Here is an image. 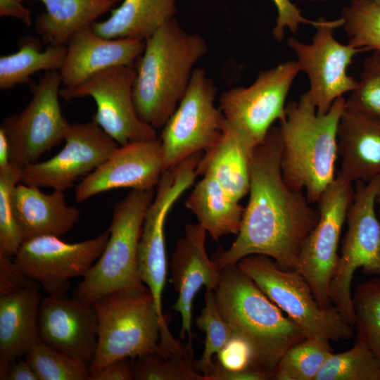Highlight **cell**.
<instances>
[{
	"mask_svg": "<svg viewBox=\"0 0 380 380\" xmlns=\"http://www.w3.org/2000/svg\"><path fill=\"white\" fill-rule=\"evenodd\" d=\"M217 87L202 68L193 71L186 92L162 128L163 170L198 152L213 147L221 138L226 119L215 105Z\"/></svg>",
	"mask_w": 380,
	"mask_h": 380,
	"instance_id": "10",
	"label": "cell"
},
{
	"mask_svg": "<svg viewBox=\"0 0 380 380\" xmlns=\"http://www.w3.org/2000/svg\"><path fill=\"white\" fill-rule=\"evenodd\" d=\"M272 1L277 11L272 34L279 42H281L284 38L286 30L296 34L300 24H310L315 27L318 23V20H313L305 18L302 15L301 10L291 0H272Z\"/></svg>",
	"mask_w": 380,
	"mask_h": 380,
	"instance_id": "39",
	"label": "cell"
},
{
	"mask_svg": "<svg viewBox=\"0 0 380 380\" xmlns=\"http://www.w3.org/2000/svg\"><path fill=\"white\" fill-rule=\"evenodd\" d=\"M206 231L198 223L186 224L179 239L170 262L171 281L178 296L172 308L182 318L180 338L187 336L192 347V305L198 290H215L220 273L205 248Z\"/></svg>",
	"mask_w": 380,
	"mask_h": 380,
	"instance_id": "20",
	"label": "cell"
},
{
	"mask_svg": "<svg viewBox=\"0 0 380 380\" xmlns=\"http://www.w3.org/2000/svg\"><path fill=\"white\" fill-rule=\"evenodd\" d=\"M297 1H324L325 0H297Z\"/></svg>",
	"mask_w": 380,
	"mask_h": 380,
	"instance_id": "48",
	"label": "cell"
},
{
	"mask_svg": "<svg viewBox=\"0 0 380 380\" xmlns=\"http://www.w3.org/2000/svg\"><path fill=\"white\" fill-rule=\"evenodd\" d=\"M66 53V46L49 45L42 49L39 42L26 37L14 53L0 57V89L7 90L27 83L34 73L59 71Z\"/></svg>",
	"mask_w": 380,
	"mask_h": 380,
	"instance_id": "29",
	"label": "cell"
},
{
	"mask_svg": "<svg viewBox=\"0 0 380 380\" xmlns=\"http://www.w3.org/2000/svg\"><path fill=\"white\" fill-rule=\"evenodd\" d=\"M112 1H114L115 4H117L118 2L122 1V0H112Z\"/></svg>",
	"mask_w": 380,
	"mask_h": 380,
	"instance_id": "49",
	"label": "cell"
},
{
	"mask_svg": "<svg viewBox=\"0 0 380 380\" xmlns=\"http://www.w3.org/2000/svg\"><path fill=\"white\" fill-rule=\"evenodd\" d=\"M336 177L350 183L380 176V120L357 110L345 108L337 129Z\"/></svg>",
	"mask_w": 380,
	"mask_h": 380,
	"instance_id": "22",
	"label": "cell"
},
{
	"mask_svg": "<svg viewBox=\"0 0 380 380\" xmlns=\"http://www.w3.org/2000/svg\"><path fill=\"white\" fill-rule=\"evenodd\" d=\"M39 336L45 343L90 367L96 352L98 316L93 304L67 293L40 303Z\"/></svg>",
	"mask_w": 380,
	"mask_h": 380,
	"instance_id": "18",
	"label": "cell"
},
{
	"mask_svg": "<svg viewBox=\"0 0 380 380\" xmlns=\"http://www.w3.org/2000/svg\"><path fill=\"white\" fill-rule=\"evenodd\" d=\"M207 50L204 38L184 30L175 18L145 41L134 66L132 89L141 121L162 129L184 96L196 63Z\"/></svg>",
	"mask_w": 380,
	"mask_h": 380,
	"instance_id": "2",
	"label": "cell"
},
{
	"mask_svg": "<svg viewBox=\"0 0 380 380\" xmlns=\"http://www.w3.org/2000/svg\"><path fill=\"white\" fill-rule=\"evenodd\" d=\"M63 148L22 169L20 183L65 191L99 167L119 144L93 120L71 125Z\"/></svg>",
	"mask_w": 380,
	"mask_h": 380,
	"instance_id": "17",
	"label": "cell"
},
{
	"mask_svg": "<svg viewBox=\"0 0 380 380\" xmlns=\"http://www.w3.org/2000/svg\"><path fill=\"white\" fill-rule=\"evenodd\" d=\"M39 188L18 183L13 191L14 215L23 241L42 236L63 235L80 217L79 209L67 204L63 191L45 194Z\"/></svg>",
	"mask_w": 380,
	"mask_h": 380,
	"instance_id": "23",
	"label": "cell"
},
{
	"mask_svg": "<svg viewBox=\"0 0 380 380\" xmlns=\"http://www.w3.org/2000/svg\"><path fill=\"white\" fill-rule=\"evenodd\" d=\"M59 71H47L34 89L25 108L6 117L1 124L7 139L10 163L23 168L38 162L47 151L64 140L71 124L60 103Z\"/></svg>",
	"mask_w": 380,
	"mask_h": 380,
	"instance_id": "11",
	"label": "cell"
},
{
	"mask_svg": "<svg viewBox=\"0 0 380 380\" xmlns=\"http://www.w3.org/2000/svg\"><path fill=\"white\" fill-rule=\"evenodd\" d=\"M257 146L226 120L220 140L203 152L197 166V175H211L240 202L249 192L251 163Z\"/></svg>",
	"mask_w": 380,
	"mask_h": 380,
	"instance_id": "24",
	"label": "cell"
},
{
	"mask_svg": "<svg viewBox=\"0 0 380 380\" xmlns=\"http://www.w3.org/2000/svg\"><path fill=\"white\" fill-rule=\"evenodd\" d=\"M332 353L329 340L307 337L284 354L274 372L273 379L315 380Z\"/></svg>",
	"mask_w": 380,
	"mask_h": 380,
	"instance_id": "30",
	"label": "cell"
},
{
	"mask_svg": "<svg viewBox=\"0 0 380 380\" xmlns=\"http://www.w3.org/2000/svg\"><path fill=\"white\" fill-rule=\"evenodd\" d=\"M201 152L187 157L164 171L144 222L137 251L138 276L151 295L161 322L160 338H173L163 313L162 298L167 275L164 226L173 204L194 182Z\"/></svg>",
	"mask_w": 380,
	"mask_h": 380,
	"instance_id": "9",
	"label": "cell"
},
{
	"mask_svg": "<svg viewBox=\"0 0 380 380\" xmlns=\"http://www.w3.org/2000/svg\"><path fill=\"white\" fill-rule=\"evenodd\" d=\"M7 380H39V378L26 359H18L11 364Z\"/></svg>",
	"mask_w": 380,
	"mask_h": 380,
	"instance_id": "44",
	"label": "cell"
},
{
	"mask_svg": "<svg viewBox=\"0 0 380 380\" xmlns=\"http://www.w3.org/2000/svg\"><path fill=\"white\" fill-rule=\"evenodd\" d=\"M177 0H122L104 21L91 24L99 35L108 39L146 41L165 23L174 18Z\"/></svg>",
	"mask_w": 380,
	"mask_h": 380,
	"instance_id": "26",
	"label": "cell"
},
{
	"mask_svg": "<svg viewBox=\"0 0 380 380\" xmlns=\"http://www.w3.org/2000/svg\"><path fill=\"white\" fill-rule=\"evenodd\" d=\"M190 353H147L130 361L133 380H203Z\"/></svg>",
	"mask_w": 380,
	"mask_h": 380,
	"instance_id": "34",
	"label": "cell"
},
{
	"mask_svg": "<svg viewBox=\"0 0 380 380\" xmlns=\"http://www.w3.org/2000/svg\"><path fill=\"white\" fill-rule=\"evenodd\" d=\"M376 205H378L379 207V215H380V191L377 196V198H376Z\"/></svg>",
	"mask_w": 380,
	"mask_h": 380,
	"instance_id": "46",
	"label": "cell"
},
{
	"mask_svg": "<svg viewBox=\"0 0 380 380\" xmlns=\"http://www.w3.org/2000/svg\"><path fill=\"white\" fill-rule=\"evenodd\" d=\"M379 191L380 176L355 182L346 214L347 230L329 286L332 305L353 327L355 323L351 293L354 273L362 268L364 273L380 278V219L376 212Z\"/></svg>",
	"mask_w": 380,
	"mask_h": 380,
	"instance_id": "7",
	"label": "cell"
},
{
	"mask_svg": "<svg viewBox=\"0 0 380 380\" xmlns=\"http://www.w3.org/2000/svg\"><path fill=\"white\" fill-rule=\"evenodd\" d=\"M66 53L59 70L64 87H76L91 75L117 66H135L145 41L99 35L91 25L76 31L66 43Z\"/></svg>",
	"mask_w": 380,
	"mask_h": 380,
	"instance_id": "21",
	"label": "cell"
},
{
	"mask_svg": "<svg viewBox=\"0 0 380 380\" xmlns=\"http://www.w3.org/2000/svg\"><path fill=\"white\" fill-rule=\"evenodd\" d=\"M299 72L297 61L292 60L262 70L250 86L222 92L219 108L230 125L258 145L273 123L284 118L286 99Z\"/></svg>",
	"mask_w": 380,
	"mask_h": 380,
	"instance_id": "15",
	"label": "cell"
},
{
	"mask_svg": "<svg viewBox=\"0 0 380 380\" xmlns=\"http://www.w3.org/2000/svg\"><path fill=\"white\" fill-rule=\"evenodd\" d=\"M344 108L345 99L340 97L327 113L318 115L305 92L286 106L279 121L283 178L291 189L304 191L311 204L336 179L337 129Z\"/></svg>",
	"mask_w": 380,
	"mask_h": 380,
	"instance_id": "3",
	"label": "cell"
},
{
	"mask_svg": "<svg viewBox=\"0 0 380 380\" xmlns=\"http://www.w3.org/2000/svg\"><path fill=\"white\" fill-rule=\"evenodd\" d=\"M273 376L272 372L254 363L241 369L228 370L215 359L212 372L204 380H268L273 379Z\"/></svg>",
	"mask_w": 380,
	"mask_h": 380,
	"instance_id": "41",
	"label": "cell"
},
{
	"mask_svg": "<svg viewBox=\"0 0 380 380\" xmlns=\"http://www.w3.org/2000/svg\"><path fill=\"white\" fill-rule=\"evenodd\" d=\"M93 305L98 316V340L90 374L115 360L157 351L162 322L148 289L113 292Z\"/></svg>",
	"mask_w": 380,
	"mask_h": 380,
	"instance_id": "6",
	"label": "cell"
},
{
	"mask_svg": "<svg viewBox=\"0 0 380 380\" xmlns=\"http://www.w3.org/2000/svg\"><path fill=\"white\" fill-rule=\"evenodd\" d=\"M215 356L217 361L228 370L241 369L253 363L249 346L235 335Z\"/></svg>",
	"mask_w": 380,
	"mask_h": 380,
	"instance_id": "40",
	"label": "cell"
},
{
	"mask_svg": "<svg viewBox=\"0 0 380 380\" xmlns=\"http://www.w3.org/2000/svg\"><path fill=\"white\" fill-rule=\"evenodd\" d=\"M354 194L353 184L336 177L317 201L319 220L301 246L295 269L309 284L320 307L332 306L329 286L336 271L340 236Z\"/></svg>",
	"mask_w": 380,
	"mask_h": 380,
	"instance_id": "12",
	"label": "cell"
},
{
	"mask_svg": "<svg viewBox=\"0 0 380 380\" xmlns=\"http://www.w3.org/2000/svg\"><path fill=\"white\" fill-rule=\"evenodd\" d=\"M214 291L221 317L249 346L253 363L264 369L274 374L284 354L308 337L237 265L221 270Z\"/></svg>",
	"mask_w": 380,
	"mask_h": 380,
	"instance_id": "4",
	"label": "cell"
},
{
	"mask_svg": "<svg viewBox=\"0 0 380 380\" xmlns=\"http://www.w3.org/2000/svg\"><path fill=\"white\" fill-rule=\"evenodd\" d=\"M130 361L120 359L106 365L99 370L91 373L90 380H132Z\"/></svg>",
	"mask_w": 380,
	"mask_h": 380,
	"instance_id": "42",
	"label": "cell"
},
{
	"mask_svg": "<svg viewBox=\"0 0 380 380\" xmlns=\"http://www.w3.org/2000/svg\"><path fill=\"white\" fill-rule=\"evenodd\" d=\"M342 25L341 18L332 20L319 18L310 43L293 37L288 39L300 71L309 79L307 94L318 115L327 113L337 99L350 93L357 84L347 70L354 56L365 51L348 43L343 44L334 37V30Z\"/></svg>",
	"mask_w": 380,
	"mask_h": 380,
	"instance_id": "13",
	"label": "cell"
},
{
	"mask_svg": "<svg viewBox=\"0 0 380 380\" xmlns=\"http://www.w3.org/2000/svg\"><path fill=\"white\" fill-rule=\"evenodd\" d=\"M345 106L380 120V53L373 52L362 64L356 87L345 99Z\"/></svg>",
	"mask_w": 380,
	"mask_h": 380,
	"instance_id": "38",
	"label": "cell"
},
{
	"mask_svg": "<svg viewBox=\"0 0 380 380\" xmlns=\"http://www.w3.org/2000/svg\"><path fill=\"white\" fill-rule=\"evenodd\" d=\"M9 146L4 133L0 130V168L10 164Z\"/></svg>",
	"mask_w": 380,
	"mask_h": 380,
	"instance_id": "45",
	"label": "cell"
},
{
	"mask_svg": "<svg viewBox=\"0 0 380 380\" xmlns=\"http://www.w3.org/2000/svg\"><path fill=\"white\" fill-rule=\"evenodd\" d=\"M185 201L198 224L217 241L227 234L237 235L244 208L211 175H204Z\"/></svg>",
	"mask_w": 380,
	"mask_h": 380,
	"instance_id": "27",
	"label": "cell"
},
{
	"mask_svg": "<svg viewBox=\"0 0 380 380\" xmlns=\"http://www.w3.org/2000/svg\"><path fill=\"white\" fill-rule=\"evenodd\" d=\"M163 170L159 138L132 142L118 147L99 167L75 187L77 203L119 188L155 189Z\"/></svg>",
	"mask_w": 380,
	"mask_h": 380,
	"instance_id": "19",
	"label": "cell"
},
{
	"mask_svg": "<svg viewBox=\"0 0 380 380\" xmlns=\"http://www.w3.org/2000/svg\"><path fill=\"white\" fill-rule=\"evenodd\" d=\"M315 380H380V362L362 341L350 349L332 353Z\"/></svg>",
	"mask_w": 380,
	"mask_h": 380,
	"instance_id": "31",
	"label": "cell"
},
{
	"mask_svg": "<svg viewBox=\"0 0 380 380\" xmlns=\"http://www.w3.org/2000/svg\"><path fill=\"white\" fill-rule=\"evenodd\" d=\"M39 285L0 293V362L20 359L39 338Z\"/></svg>",
	"mask_w": 380,
	"mask_h": 380,
	"instance_id": "25",
	"label": "cell"
},
{
	"mask_svg": "<svg viewBox=\"0 0 380 380\" xmlns=\"http://www.w3.org/2000/svg\"><path fill=\"white\" fill-rule=\"evenodd\" d=\"M22 169L12 163L0 168V255L9 258L15 255L23 242L12 203L13 191L20 183Z\"/></svg>",
	"mask_w": 380,
	"mask_h": 380,
	"instance_id": "37",
	"label": "cell"
},
{
	"mask_svg": "<svg viewBox=\"0 0 380 380\" xmlns=\"http://www.w3.org/2000/svg\"><path fill=\"white\" fill-rule=\"evenodd\" d=\"M155 193V189H132L114 205L107 244L78 284L75 298L93 304L113 292L147 289L138 276L137 251L145 217Z\"/></svg>",
	"mask_w": 380,
	"mask_h": 380,
	"instance_id": "5",
	"label": "cell"
},
{
	"mask_svg": "<svg viewBox=\"0 0 380 380\" xmlns=\"http://www.w3.org/2000/svg\"><path fill=\"white\" fill-rule=\"evenodd\" d=\"M109 235L106 230L77 243L52 235L35 237L23 242L13 261L49 295L67 293L70 280L84 276L102 254Z\"/></svg>",
	"mask_w": 380,
	"mask_h": 380,
	"instance_id": "16",
	"label": "cell"
},
{
	"mask_svg": "<svg viewBox=\"0 0 380 380\" xmlns=\"http://www.w3.org/2000/svg\"><path fill=\"white\" fill-rule=\"evenodd\" d=\"M374 3H375L378 6L380 7V0H372Z\"/></svg>",
	"mask_w": 380,
	"mask_h": 380,
	"instance_id": "47",
	"label": "cell"
},
{
	"mask_svg": "<svg viewBox=\"0 0 380 380\" xmlns=\"http://www.w3.org/2000/svg\"><path fill=\"white\" fill-rule=\"evenodd\" d=\"M32 10L23 5V0H0V16L13 17L27 27L32 24Z\"/></svg>",
	"mask_w": 380,
	"mask_h": 380,
	"instance_id": "43",
	"label": "cell"
},
{
	"mask_svg": "<svg viewBox=\"0 0 380 380\" xmlns=\"http://www.w3.org/2000/svg\"><path fill=\"white\" fill-rule=\"evenodd\" d=\"M39 380H90L89 368L39 338L25 355Z\"/></svg>",
	"mask_w": 380,
	"mask_h": 380,
	"instance_id": "36",
	"label": "cell"
},
{
	"mask_svg": "<svg viewBox=\"0 0 380 380\" xmlns=\"http://www.w3.org/2000/svg\"><path fill=\"white\" fill-rule=\"evenodd\" d=\"M134 66H117L100 71L79 85L60 90L64 100L91 96L96 104L91 120L120 146L158 138L156 130L140 120L132 95Z\"/></svg>",
	"mask_w": 380,
	"mask_h": 380,
	"instance_id": "14",
	"label": "cell"
},
{
	"mask_svg": "<svg viewBox=\"0 0 380 380\" xmlns=\"http://www.w3.org/2000/svg\"><path fill=\"white\" fill-rule=\"evenodd\" d=\"M204 301L205 305L196 319L197 327L205 334L204 350L201 357L194 360V368L203 374V380L213 370V357L234 336L217 310L214 290H205Z\"/></svg>",
	"mask_w": 380,
	"mask_h": 380,
	"instance_id": "35",
	"label": "cell"
},
{
	"mask_svg": "<svg viewBox=\"0 0 380 380\" xmlns=\"http://www.w3.org/2000/svg\"><path fill=\"white\" fill-rule=\"evenodd\" d=\"M238 267L306 334L334 341L353 336V327L334 306L323 308L305 279L296 270H285L271 258L251 255Z\"/></svg>",
	"mask_w": 380,
	"mask_h": 380,
	"instance_id": "8",
	"label": "cell"
},
{
	"mask_svg": "<svg viewBox=\"0 0 380 380\" xmlns=\"http://www.w3.org/2000/svg\"><path fill=\"white\" fill-rule=\"evenodd\" d=\"M281 151L279 127L272 126L253 153L249 198L236 238L229 249L219 248L212 258L220 271L251 255H264L283 269H295L301 246L318 222L319 212L305 194L285 182Z\"/></svg>",
	"mask_w": 380,
	"mask_h": 380,
	"instance_id": "1",
	"label": "cell"
},
{
	"mask_svg": "<svg viewBox=\"0 0 380 380\" xmlns=\"http://www.w3.org/2000/svg\"><path fill=\"white\" fill-rule=\"evenodd\" d=\"M46 11L38 15L36 31L44 44L62 46L78 30L91 25L115 4L112 0H40Z\"/></svg>",
	"mask_w": 380,
	"mask_h": 380,
	"instance_id": "28",
	"label": "cell"
},
{
	"mask_svg": "<svg viewBox=\"0 0 380 380\" xmlns=\"http://www.w3.org/2000/svg\"><path fill=\"white\" fill-rule=\"evenodd\" d=\"M352 301L357 340L366 343L380 362V278L359 284Z\"/></svg>",
	"mask_w": 380,
	"mask_h": 380,
	"instance_id": "33",
	"label": "cell"
},
{
	"mask_svg": "<svg viewBox=\"0 0 380 380\" xmlns=\"http://www.w3.org/2000/svg\"><path fill=\"white\" fill-rule=\"evenodd\" d=\"M348 44L380 53V7L372 0H351L341 11Z\"/></svg>",
	"mask_w": 380,
	"mask_h": 380,
	"instance_id": "32",
	"label": "cell"
}]
</instances>
